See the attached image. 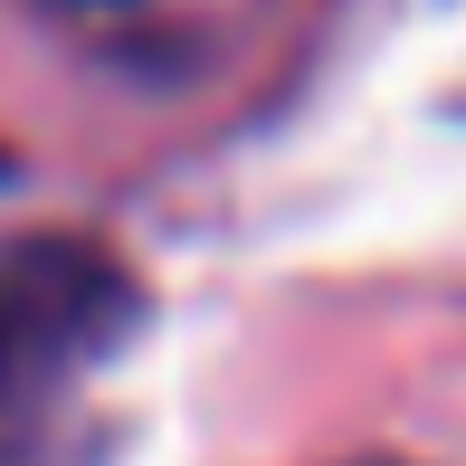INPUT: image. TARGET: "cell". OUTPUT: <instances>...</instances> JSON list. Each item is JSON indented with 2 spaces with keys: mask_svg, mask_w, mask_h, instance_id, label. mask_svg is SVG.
I'll return each mask as SVG.
<instances>
[{
  "mask_svg": "<svg viewBox=\"0 0 466 466\" xmlns=\"http://www.w3.org/2000/svg\"><path fill=\"white\" fill-rule=\"evenodd\" d=\"M352 466H400V457H352Z\"/></svg>",
  "mask_w": 466,
  "mask_h": 466,
  "instance_id": "cell-3",
  "label": "cell"
},
{
  "mask_svg": "<svg viewBox=\"0 0 466 466\" xmlns=\"http://www.w3.org/2000/svg\"><path fill=\"white\" fill-rule=\"evenodd\" d=\"M143 324V286L105 238L48 228L0 258V466H86L96 380Z\"/></svg>",
  "mask_w": 466,
  "mask_h": 466,
  "instance_id": "cell-1",
  "label": "cell"
},
{
  "mask_svg": "<svg viewBox=\"0 0 466 466\" xmlns=\"http://www.w3.org/2000/svg\"><path fill=\"white\" fill-rule=\"evenodd\" d=\"M57 10H134V0H57Z\"/></svg>",
  "mask_w": 466,
  "mask_h": 466,
  "instance_id": "cell-2",
  "label": "cell"
}]
</instances>
